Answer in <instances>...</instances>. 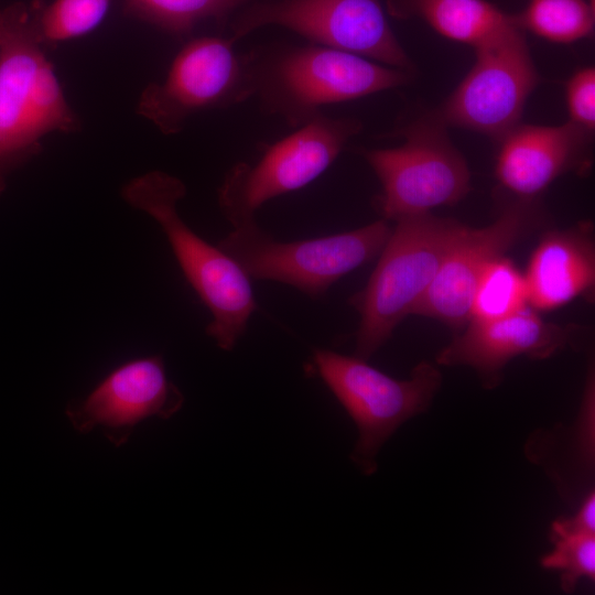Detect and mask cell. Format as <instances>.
Returning <instances> with one entry per match:
<instances>
[{
    "mask_svg": "<svg viewBox=\"0 0 595 595\" xmlns=\"http://www.w3.org/2000/svg\"><path fill=\"white\" fill-rule=\"evenodd\" d=\"M252 97L298 128L323 108L407 85L412 73L315 44H270L245 54Z\"/></svg>",
    "mask_w": 595,
    "mask_h": 595,
    "instance_id": "cell-1",
    "label": "cell"
},
{
    "mask_svg": "<svg viewBox=\"0 0 595 595\" xmlns=\"http://www.w3.org/2000/svg\"><path fill=\"white\" fill-rule=\"evenodd\" d=\"M46 51L31 7L0 9V194L10 173L40 153L45 136L82 127Z\"/></svg>",
    "mask_w": 595,
    "mask_h": 595,
    "instance_id": "cell-2",
    "label": "cell"
},
{
    "mask_svg": "<svg viewBox=\"0 0 595 595\" xmlns=\"http://www.w3.org/2000/svg\"><path fill=\"white\" fill-rule=\"evenodd\" d=\"M185 194V184L163 171L141 174L121 188L123 201L147 213L165 234L185 279L212 314L206 334L229 351L245 334L257 301L250 278L237 262L181 218L177 203Z\"/></svg>",
    "mask_w": 595,
    "mask_h": 595,
    "instance_id": "cell-3",
    "label": "cell"
},
{
    "mask_svg": "<svg viewBox=\"0 0 595 595\" xmlns=\"http://www.w3.org/2000/svg\"><path fill=\"white\" fill-rule=\"evenodd\" d=\"M467 227L431 212L396 220L367 284L349 300L359 314L355 356L370 358L412 315Z\"/></svg>",
    "mask_w": 595,
    "mask_h": 595,
    "instance_id": "cell-4",
    "label": "cell"
},
{
    "mask_svg": "<svg viewBox=\"0 0 595 595\" xmlns=\"http://www.w3.org/2000/svg\"><path fill=\"white\" fill-rule=\"evenodd\" d=\"M316 370L357 426L350 459L365 475L378 468L383 444L407 421L429 410L442 386V374L430 361H420L408 379H396L366 359L328 349L313 355Z\"/></svg>",
    "mask_w": 595,
    "mask_h": 595,
    "instance_id": "cell-5",
    "label": "cell"
},
{
    "mask_svg": "<svg viewBox=\"0 0 595 595\" xmlns=\"http://www.w3.org/2000/svg\"><path fill=\"white\" fill-rule=\"evenodd\" d=\"M446 126L439 113H431L393 131L403 139L399 147L361 151L381 184L375 199L381 218L396 221L430 213L467 195L469 169L452 143Z\"/></svg>",
    "mask_w": 595,
    "mask_h": 595,
    "instance_id": "cell-6",
    "label": "cell"
},
{
    "mask_svg": "<svg viewBox=\"0 0 595 595\" xmlns=\"http://www.w3.org/2000/svg\"><path fill=\"white\" fill-rule=\"evenodd\" d=\"M392 228L381 218L354 230L296 241H278L257 221L232 228L218 242L255 280L291 285L312 299L379 256Z\"/></svg>",
    "mask_w": 595,
    "mask_h": 595,
    "instance_id": "cell-7",
    "label": "cell"
},
{
    "mask_svg": "<svg viewBox=\"0 0 595 595\" xmlns=\"http://www.w3.org/2000/svg\"><path fill=\"white\" fill-rule=\"evenodd\" d=\"M361 129L355 118L321 113L266 147L256 163L232 165L218 188L223 215L232 228L256 221V213L264 203L322 175Z\"/></svg>",
    "mask_w": 595,
    "mask_h": 595,
    "instance_id": "cell-8",
    "label": "cell"
},
{
    "mask_svg": "<svg viewBox=\"0 0 595 595\" xmlns=\"http://www.w3.org/2000/svg\"><path fill=\"white\" fill-rule=\"evenodd\" d=\"M268 25L298 33L310 43L350 52L413 74L380 0H274L247 7L231 23L235 41Z\"/></svg>",
    "mask_w": 595,
    "mask_h": 595,
    "instance_id": "cell-9",
    "label": "cell"
},
{
    "mask_svg": "<svg viewBox=\"0 0 595 595\" xmlns=\"http://www.w3.org/2000/svg\"><path fill=\"white\" fill-rule=\"evenodd\" d=\"M235 43L231 36L191 39L173 58L164 79L143 89L137 113L172 136L198 112L251 98L245 54L236 52Z\"/></svg>",
    "mask_w": 595,
    "mask_h": 595,
    "instance_id": "cell-10",
    "label": "cell"
},
{
    "mask_svg": "<svg viewBox=\"0 0 595 595\" xmlns=\"http://www.w3.org/2000/svg\"><path fill=\"white\" fill-rule=\"evenodd\" d=\"M475 57L439 115L446 125L500 139L519 123L539 79L524 30L476 47Z\"/></svg>",
    "mask_w": 595,
    "mask_h": 595,
    "instance_id": "cell-11",
    "label": "cell"
},
{
    "mask_svg": "<svg viewBox=\"0 0 595 595\" xmlns=\"http://www.w3.org/2000/svg\"><path fill=\"white\" fill-rule=\"evenodd\" d=\"M542 224L543 215L537 203L517 198L504 207L491 224L467 227L412 315L439 320L454 329L464 328L470 318L474 292L485 270Z\"/></svg>",
    "mask_w": 595,
    "mask_h": 595,
    "instance_id": "cell-12",
    "label": "cell"
},
{
    "mask_svg": "<svg viewBox=\"0 0 595 595\" xmlns=\"http://www.w3.org/2000/svg\"><path fill=\"white\" fill-rule=\"evenodd\" d=\"M183 404L184 394L169 379L162 356L152 355L112 369L86 396L69 400L65 414L77 433L100 429L118 447L141 421L170 419Z\"/></svg>",
    "mask_w": 595,
    "mask_h": 595,
    "instance_id": "cell-13",
    "label": "cell"
},
{
    "mask_svg": "<svg viewBox=\"0 0 595 595\" xmlns=\"http://www.w3.org/2000/svg\"><path fill=\"white\" fill-rule=\"evenodd\" d=\"M464 327L440 350L436 364L472 368L486 389L501 382L512 359H547L569 346L581 347L585 337L584 327L545 322L530 305L499 320H470Z\"/></svg>",
    "mask_w": 595,
    "mask_h": 595,
    "instance_id": "cell-14",
    "label": "cell"
},
{
    "mask_svg": "<svg viewBox=\"0 0 595 595\" xmlns=\"http://www.w3.org/2000/svg\"><path fill=\"white\" fill-rule=\"evenodd\" d=\"M589 137L571 122L518 123L500 138L496 177L517 198L533 199L560 175L585 165Z\"/></svg>",
    "mask_w": 595,
    "mask_h": 595,
    "instance_id": "cell-15",
    "label": "cell"
},
{
    "mask_svg": "<svg viewBox=\"0 0 595 595\" xmlns=\"http://www.w3.org/2000/svg\"><path fill=\"white\" fill-rule=\"evenodd\" d=\"M524 279L528 304L540 311L561 307L577 298L593 296L595 245L589 221L550 230L532 252Z\"/></svg>",
    "mask_w": 595,
    "mask_h": 595,
    "instance_id": "cell-16",
    "label": "cell"
},
{
    "mask_svg": "<svg viewBox=\"0 0 595 595\" xmlns=\"http://www.w3.org/2000/svg\"><path fill=\"white\" fill-rule=\"evenodd\" d=\"M528 461L544 470L566 501L582 499L594 489L595 369L589 363L581 404L571 425L537 430L524 444Z\"/></svg>",
    "mask_w": 595,
    "mask_h": 595,
    "instance_id": "cell-17",
    "label": "cell"
},
{
    "mask_svg": "<svg viewBox=\"0 0 595 595\" xmlns=\"http://www.w3.org/2000/svg\"><path fill=\"white\" fill-rule=\"evenodd\" d=\"M389 9L397 17H420L446 39L474 48L520 26L516 15L487 0H389Z\"/></svg>",
    "mask_w": 595,
    "mask_h": 595,
    "instance_id": "cell-18",
    "label": "cell"
},
{
    "mask_svg": "<svg viewBox=\"0 0 595 595\" xmlns=\"http://www.w3.org/2000/svg\"><path fill=\"white\" fill-rule=\"evenodd\" d=\"M526 31L554 43H573L591 35L594 7L589 0H529L516 15Z\"/></svg>",
    "mask_w": 595,
    "mask_h": 595,
    "instance_id": "cell-19",
    "label": "cell"
},
{
    "mask_svg": "<svg viewBox=\"0 0 595 595\" xmlns=\"http://www.w3.org/2000/svg\"><path fill=\"white\" fill-rule=\"evenodd\" d=\"M527 305L529 304L524 274L510 259L501 257L480 277L473 295L469 321L504 318Z\"/></svg>",
    "mask_w": 595,
    "mask_h": 595,
    "instance_id": "cell-20",
    "label": "cell"
},
{
    "mask_svg": "<svg viewBox=\"0 0 595 595\" xmlns=\"http://www.w3.org/2000/svg\"><path fill=\"white\" fill-rule=\"evenodd\" d=\"M252 0H127V12L173 35L183 36L206 19L225 20Z\"/></svg>",
    "mask_w": 595,
    "mask_h": 595,
    "instance_id": "cell-21",
    "label": "cell"
},
{
    "mask_svg": "<svg viewBox=\"0 0 595 595\" xmlns=\"http://www.w3.org/2000/svg\"><path fill=\"white\" fill-rule=\"evenodd\" d=\"M111 0H54L32 6L36 34L48 51L57 44L83 36L105 18Z\"/></svg>",
    "mask_w": 595,
    "mask_h": 595,
    "instance_id": "cell-22",
    "label": "cell"
},
{
    "mask_svg": "<svg viewBox=\"0 0 595 595\" xmlns=\"http://www.w3.org/2000/svg\"><path fill=\"white\" fill-rule=\"evenodd\" d=\"M552 550L540 564L556 571L564 593H573L582 580H595V532H574L549 536Z\"/></svg>",
    "mask_w": 595,
    "mask_h": 595,
    "instance_id": "cell-23",
    "label": "cell"
},
{
    "mask_svg": "<svg viewBox=\"0 0 595 595\" xmlns=\"http://www.w3.org/2000/svg\"><path fill=\"white\" fill-rule=\"evenodd\" d=\"M569 122L592 134L595 128V69L577 71L566 84Z\"/></svg>",
    "mask_w": 595,
    "mask_h": 595,
    "instance_id": "cell-24",
    "label": "cell"
},
{
    "mask_svg": "<svg viewBox=\"0 0 595 595\" xmlns=\"http://www.w3.org/2000/svg\"><path fill=\"white\" fill-rule=\"evenodd\" d=\"M574 532H595V491L589 490L578 505L573 516L555 519L549 536Z\"/></svg>",
    "mask_w": 595,
    "mask_h": 595,
    "instance_id": "cell-25",
    "label": "cell"
}]
</instances>
